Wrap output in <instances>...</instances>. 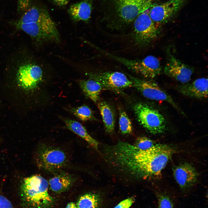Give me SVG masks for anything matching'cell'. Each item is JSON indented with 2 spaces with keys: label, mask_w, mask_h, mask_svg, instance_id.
<instances>
[{
  "label": "cell",
  "mask_w": 208,
  "mask_h": 208,
  "mask_svg": "<svg viewBox=\"0 0 208 208\" xmlns=\"http://www.w3.org/2000/svg\"><path fill=\"white\" fill-rule=\"evenodd\" d=\"M173 149L169 146L156 144L145 150L135 143L120 141L112 147L109 162L118 170L136 179L159 175L170 159Z\"/></svg>",
  "instance_id": "6da1fadb"
},
{
  "label": "cell",
  "mask_w": 208,
  "mask_h": 208,
  "mask_svg": "<svg viewBox=\"0 0 208 208\" xmlns=\"http://www.w3.org/2000/svg\"><path fill=\"white\" fill-rule=\"evenodd\" d=\"M155 0H110L106 25L112 30L125 29L141 14L150 9Z\"/></svg>",
  "instance_id": "7a4b0ae2"
},
{
  "label": "cell",
  "mask_w": 208,
  "mask_h": 208,
  "mask_svg": "<svg viewBox=\"0 0 208 208\" xmlns=\"http://www.w3.org/2000/svg\"><path fill=\"white\" fill-rule=\"evenodd\" d=\"M48 181L38 175L24 178L20 190L21 198L27 208H50L54 202L49 193Z\"/></svg>",
  "instance_id": "3957f363"
},
{
  "label": "cell",
  "mask_w": 208,
  "mask_h": 208,
  "mask_svg": "<svg viewBox=\"0 0 208 208\" xmlns=\"http://www.w3.org/2000/svg\"><path fill=\"white\" fill-rule=\"evenodd\" d=\"M36 160L38 166L53 174L63 171L68 164L69 159L66 152L60 148L42 143L37 148Z\"/></svg>",
  "instance_id": "277c9868"
},
{
  "label": "cell",
  "mask_w": 208,
  "mask_h": 208,
  "mask_svg": "<svg viewBox=\"0 0 208 208\" xmlns=\"http://www.w3.org/2000/svg\"><path fill=\"white\" fill-rule=\"evenodd\" d=\"M150 9L140 14L133 24L132 38L134 45L138 48L148 45L156 38L159 33V27L149 16Z\"/></svg>",
  "instance_id": "5b68a950"
},
{
  "label": "cell",
  "mask_w": 208,
  "mask_h": 208,
  "mask_svg": "<svg viewBox=\"0 0 208 208\" xmlns=\"http://www.w3.org/2000/svg\"><path fill=\"white\" fill-rule=\"evenodd\" d=\"M134 110L139 123L150 133L160 134L166 130V120L156 109L146 103H139L134 105Z\"/></svg>",
  "instance_id": "8992f818"
},
{
  "label": "cell",
  "mask_w": 208,
  "mask_h": 208,
  "mask_svg": "<svg viewBox=\"0 0 208 208\" xmlns=\"http://www.w3.org/2000/svg\"><path fill=\"white\" fill-rule=\"evenodd\" d=\"M16 28L22 30L38 42L60 41L58 31L52 20L25 23H12Z\"/></svg>",
  "instance_id": "52a82bcc"
},
{
  "label": "cell",
  "mask_w": 208,
  "mask_h": 208,
  "mask_svg": "<svg viewBox=\"0 0 208 208\" xmlns=\"http://www.w3.org/2000/svg\"><path fill=\"white\" fill-rule=\"evenodd\" d=\"M116 60L133 71L146 78L155 77L159 75L162 70L159 60L152 55H148L142 59L135 60L117 57Z\"/></svg>",
  "instance_id": "ba28073f"
},
{
  "label": "cell",
  "mask_w": 208,
  "mask_h": 208,
  "mask_svg": "<svg viewBox=\"0 0 208 208\" xmlns=\"http://www.w3.org/2000/svg\"><path fill=\"white\" fill-rule=\"evenodd\" d=\"M133 86L145 97L152 100L167 102L180 112L181 111L172 98L156 83L153 81L131 77Z\"/></svg>",
  "instance_id": "9c48e42d"
},
{
  "label": "cell",
  "mask_w": 208,
  "mask_h": 208,
  "mask_svg": "<svg viewBox=\"0 0 208 208\" xmlns=\"http://www.w3.org/2000/svg\"><path fill=\"white\" fill-rule=\"evenodd\" d=\"M17 83L21 88L27 90L36 88L41 81L42 72L36 64L26 62L20 65L16 73Z\"/></svg>",
  "instance_id": "30bf717a"
},
{
  "label": "cell",
  "mask_w": 208,
  "mask_h": 208,
  "mask_svg": "<svg viewBox=\"0 0 208 208\" xmlns=\"http://www.w3.org/2000/svg\"><path fill=\"white\" fill-rule=\"evenodd\" d=\"M88 75L90 78L99 82L104 88L118 91L133 86L131 80L120 72L90 73Z\"/></svg>",
  "instance_id": "8fae6325"
},
{
  "label": "cell",
  "mask_w": 208,
  "mask_h": 208,
  "mask_svg": "<svg viewBox=\"0 0 208 208\" xmlns=\"http://www.w3.org/2000/svg\"><path fill=\"white\" fill-rule=\"evenodd\" d=\"M187 0H168L161 4L153 5L150 8L149 16L159 27L167 22L180 10Z\"/></svg>",
  "instance_id": "7c38bea8"
},
{
  "label": "cell",
  "mask_w": 208,
  "mask_h": 208,
  "mask_svg": "<svg viewBox=\"0 0 208 208\" xmlns=\"http://www.w3.org/2000/svg\"><path fill=\"white\" fill-rule=\"evenodd\" d=\"M194 68L170 55L164 68V73L183 84L188 83L194 72Z\"/></svg>",
  "instance_id": "4fadbf2b"
},
{
  "label": "cell",
  "mask_w": 208,
  "mask_h": 208,
  "mask_svg": "<svg viewBox=\"0 0 208 208\" xmlns=\"http://www.w3.org/2000/svg\"><path fill=\"white\" fill-rule=\"evenodd\" d=\"M17 10L21 14L20 18L14 21L17 23H25L52 20L46 9L34 5L31 0L22 3Z\"/></svg>",
  "instance_id": "5bb4252c"
},
{
  "label": "cell",
  "mask_w": 208,
  "mask_h": 208,
  "mask_svg": "<svg viewBox=\"0 0 208 208\" xmlns=\"http://www.w3.org/2000/svg\"><path fill=\"white\" fill-rule=\"evenodd\" d=\"M174 179L181 189L186 190L192 186L197 180L198 174L192 164L185 163L178 165L174 169Z\"/></svg>",
  "instance_id": "9a60e30c"
},
{
  "label": "cell",
  "mask_w": 208,
  "mask_h": 208,
  "mask_svg": "<svg viewBox=\"0 0 208 208\" xmlns=\"http://www.w3.org/2000/svg\"><path fill=\"white\" fill-rule=\"evenodd\" d=\"M179 91L185 96L198 99L207 98L208 81L207 78H198L178 88Z\"/></svg>",
  "instance_id": "2e32d148"
},
{
  "label": "cell",
  "mask_w": 208,
  "mask_h": 208,
  "mask_svg": "<svg viewBox=\"0 0 208 208\" xmlns=\"http://www.w3.org/2000/svg\"><path fill=\"white\" fill-rule=\"evenodd\" d=\"M94 0H82L71 5L68 12L75 21H87L90 19Z\"/></svg>",
  "instance_id": "e0dca14e"
},
{
  "label": "cell",
  "mask_w": 208,
  "mask_h": 208,
  "mask_svg": "<svg viewBox=\"0 0 208 208\" xmlns=\"http://www.w3.org/2000/svg\"><path fill=\"white\" fill-rule=\"evenodd\" d=\"M65 123L66 127L86 141L90 146L98 151L99 143L88 133L86 128L75 120L60 117Z\"/></svg>",
  "instance_id": "ac0fdd59"
},
{
  "label": "cell",
  "mask_w": 208,
  "mask_h": 208,
  "mask_svg": "<svg viewBox=\"0 0 208 208\" xmlns=\"http://www.w3.org/2000/svg\"><path fill=\"white\" fill-rule=\"evenodd\" d=\"M48 182L49 187L53 192L60 193L69 189L72 185L74 178L63 171L54 174Z\"/></svg>",
  "instance_id": "d6986e66"
},
{
  "label": "cell",
  "mask_w": 208,
  "mask_h": 208,
  "mask_svg": "<svg viewBox=\"0 0 208 208\" xmlns=\"http://www.w3.org/2000/svg\"><path fill=\"white\" fill-rule=\"evenodd\" d=\"M79 85L85 95L95 103L98 101L99 95L104 89L98 81L89 78L79 81Z\"/></svg>",
  "instance_id": "ffe728a7"
},
{
  "label": "cell",
  "mask_w": 208,
  "mask_h": 208,
  "mask_svg": "<svg viewBox=\"0 0 208 208\" xmlns=\"http://www.w3.org/2000/svg\"><path fill=\"white\" fill-rule=\"evenodd\" d=\"M97 106L102 116L106 131L112 133L114 130L115 116L113 109L108 103L104 101L97 103Z\"/></svg>",
  "instance_id": "44dd1931"
},
{
  "label": "cell",
  "mask_w": 208,
  "mask_h": 208,
  "mask_svg": "<svg viewBox=\"0 0 208 208\" xmlns=\"http://www.w3.org/2000/svg\"><path fill=\"white\" fill-rule=\"evenodd\" d=\"M101 202V197L99 194L88 193L81 196L76 205L77 208H98Z\"/></svg>",
  "instance_id": "7402d4cb"
},
{
  "label": "cell",
  "mask_w": 208,
  "mask_h": 208,
  "mask_svg": "<svg viewBox=\"0 0 208 208\" xmlns=\"http://www.w3.org/2000/svg\"><path fill=\"white\" fill-rule=\"evenodd\" d=\"M68 110L83 121L91 120L94 118L92 111L88 106L86 105L71 107L69 108Z\"/></svg>",
  "instance_id": "603a6c76"
},
{
  "label": "cell",
  "mask_w": 208,
  "mask_h": 208,
  "mask_svg": "<svg viewBox=\"0 0 208 208\" xmlns=\"http://www.w3.org/2000/svg\"><path fill=\"white\" fill-rule=\"evenodd\" d=\"M119 129L123 134L131 133L133 131L131 122L126 113L124 111H120L119 119Z\"/></svg>",
  "instance_id": "cb8c5ba5"
},
{
  "label": "cell",
  "mask_w": 208,
  "mask_h": 208,
  "mask_svg": "<svg viewBox=\"0 0 208 208\" xmlns=\"http://www.w3.org/2000/svg\"><path fill=\"white\" fill-rule=\"evenodd\" d=\"M158 208H174L173 203L170 197L164 193L156 194Z\"/></svg>",
  "instance_id": "d4e9b609"
},
{
  "label": "cell",
  "mask_w": 208,
  "mask_h": 208,
  "mask_svg": "<svg viewBox=\"0 0 208 208\" xmlns=\"http://www.w3.org/2000/svg\"><path fill=\"white\" fill-rule=\"evenodd\" d=\"M135 143L138 148L141 150L149 149L156 144L152 140L144 137L138 138Z\"/></svg>",
  "instance_id": "484cf974"
},
{
  "label": "cell",
  "mask_w": 208,
  "mask_h": 208,
  "mask_svg": "<svg viewBox=\"0 0 208 208\" xmlns=\"http://www.w3.org/2000/svg\"><path fill=\"white\" fill-rule=\"evenodd\" d=\"M135 201L133 197H129L120 202L114 208H129Z\"/></svg>",
  "instance_id": "4316f807"
},
{
  "label": "cell",
  "mask_w": 208,
  "mask_h": 208,
  "mask_svg": "<svg viewBox=\"0 0 208 208\" xmlns=\"http://www.w3.org/2000/svg\"><path fill=\"white\" fill-rule=\"evenodd\" d=\"M0 208H13L10 202L4 196L0 195Z\"/></svg>",
  "instance_id": "83f0119b"
},
{
  "label": "cell",
  "mask_w": 208,
  "mask_h": 208,
  "mask_svg": "<svg viewBox=\"0 0 208 208\" xmlns=\"http://www.w3.org/2000/svg\"><path fill=\"white\" fill-rule=\"evenodd\" d=\"M56 4L62 6L66 5L68 3L69 0H52Z\"/></svg>",
  "instance_id": "f1b7e54d"
},
{
  "label": "cell",
  "mask_w": 208,
  "mask_h": 208,
  "mask_svg": "<svg viewBox=\"0 0 208 208\" xmlns=\"http://www.w3.org/2000/svg\"><path fill=\"white\" fill-rule=\"evenodd\" d=\"M66 208H77L76 204L73 202H70L68 204Z\"/></svg>",
  "instance_id": "f546056e"
}]
</instances>
